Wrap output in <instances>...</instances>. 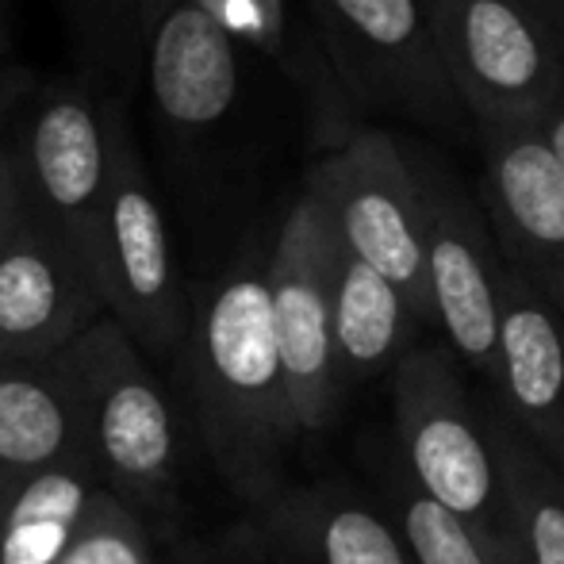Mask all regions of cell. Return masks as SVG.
Returning <instances> with one entry per match:
<instances>
[{
    "label": "cell",
    "instance_id": "6da1fadb",
    "mask_svg": "<svg viewBox=\"0 0 564 564\" xmlns=\"http://www.w3.org/2000/svg\"><path fill=\"white\" fill-rule=\"evenodd\" d=\"M392 395L408 480L457 519L511 534L488 423L460 380L457 354L449 346L403 349Z\"/></svg>",
    "mask_w": 564,
    "mask_h": 564
},
{
    "label": "cell",
    "instance_id": "7a4b0ae2",
    "mask_svg": "<svg viewBox=\"0 0 564 564\" xmlns=\"http://www.w3.org/2000/svg\"><path fill=\"white\" fill-rule=\"evenodd\" d=\"M453 97L480 127H542L564 100V58L514 0H423Z\"/></svg>",
    "mask_w": 564,
    "mask_h": 564
},
{
    "label": "cell",
    "instance_id": "3957f363",
    "mask_svg": "<svg viewBox=\"0 0 564 564\" xmlns=\"http://www.w3.org/2000/svg\"><path fill=\"white\" fill-rule=\"evenodd\" d=\"M323 200L341 250L380 273L419 323L434 319L426 292L423 196L400 142L384 131H357L307 177Z\"/></svg>",
    "mask_w": 564,
    "mask_h": 564
},
{
    "label": "cell",
    "instance_id": "277c9868",
    "mask_svg": "<svg viewBox=\"0 0 564 564\" xmlns=\"http://www.w3.org/2000/svg\"><path fill=\"white\" fill-rule=\"evenodd\" d=\"M338 93L423 123H453V97L423 0H307Z\"/></svg>",
    "mask_w": 564,
    "mask_h": 564
},
{
    "label": "cell",
    "instance_id": "5b68a950",
    "mask_svg": "<svg viewBox=\"0 0 564 564\" xmlns=\"http://www.w3.org/2000/svg\"><path fill=\"white\" fill-rule=\"evenodd\" d=\"M423 196V253L431 315L446 346L491 380L499 327V250L468 193L438 162L411 165Z\"/></svg>",
    "mask_w": 564,
    "mask_h": 564
},
{
    "label": "cell",
    "instance_id": "8992f818",
    "mask_svg": "<svg viewBox=\"0 0 564 564\" xmlns=\"http://www.w3.org/2000/svg\"><path fill=\"white\" fill-rule=\"evenodd\" d=\"M338 235L319 196L307 188L289 212L276 238L269 269L273 300L276 357H281L284 392H292L296 411L315 423L327 411V392L335 380L330 354V292H335Z\"/></svg>",
    "mask_w": 564,
    "mask_h": 564
},
{
    "label": "cell",
    "instance_id": "52a82bcc",
    "mask_svg": "<svg viewBox=\"0 0 564 564\" xmlns=\"http://www.w3.org/2000/svg\"><path fill=\"white\" fill-rule=\"evenodd\" d=\"M108 108L112 100L89 85H58L39 100L15 142L28 200L74 250L93 258L108 188Z\"/></svg>",
    "mask_w": 564,
    "mask_h": 564
},
{
    "label": "cell",
    "instance_id": "ba28073f",
    "mask_svg": "<svg viewBox=\"0 0 564 564\" xmlns=\"http://www.w3.org/2000/svg\"><path fill=\"white\" fill-rule=\"evenodd\" d=\"M491 238L507 269L564 315V173L542 127H484Z\"/></svg>",
    "mask_w": 564,
    "mask_h": 564
},
{
    "label": "cell",
    "instance_id": "9c48e42d",
    "mask_svg": "<svg viewBox=\"0 0 564 564\" xmlns=\"http://www.w3.org/2000/svg\"><path fill=\"white\" fill-rule=\"evenodd\" d=\"M496 403L564 473V315L503 265L496 327Z\"/></svg>",
    "mask_w": 564,
    "mask_h": 564
},
{
    "label": "cell",
    "instance_id": "30bf717a",
    "mask_svg": "<svg viewBox=\"0 0 564 564\" xmlns=\"http://www.w3.org/2000/svg\"><path fill=\"white\" fill-rule=\"evenodd\" d=\"M142 58L165 127L200 134L230 116L242 89V51L212 0H185L173 8Z\"/></svg>",
    "mask_w": 564,
    "mask_h": 564
},
{
    "label": "cell",
    "instance_id": "8fae6325",
    "mask_svg": "<svg viewBox=\"0 0 564 564\" xmlns=\"http://www.w3.org/2000/svg\"><path fill=\"white\" fill-rule=\"evenodd\" d=\"M507 530L527 564H564V473L550 465L496 400H484Z\"/></svg>",
    "mask_w": 564,
    "mask_h": 564
},
{
    "label": "cell",
    "instance_id": "7c38bea8",
    "mask_svg": "<svg viewBox=\"0 0 564 564\" xmlns=\"http://www.w3.org/2000/svg\"><path fill=\"white\" fill-rule=\"evenodd\" d=\"M74 253V246L39 216L23 188L15 224L0 242V335L35 338L58 319L66 307V269Z\"/></svg>",
    "mask_w": 564,
    "mask_h": 564
},
{
    "label": "cell",
    "instance_id": "4fadbf2b",
    "mask_svg": "<svg viewBox=\"0 0 564 564\" xmlns=\"http://www.w3.org/2000/svg\"><path fill=\"white\" fill-rule=\"evenodd\" d=\"M419 319L408 300L354 253L338 250L330 292V354L335 372H372L408 349Z\"/></svg>",
    "mask_w": 564,
    "mask_h": 564
},
{
    "label": "cell",
    "instance_id": "5bb4252c",
    "mask_svg": "<svg viewBox=\"0 0 564 564\" xmlns=\"http://www.w3.org/2000/svg\"><path fill=\"white\" fill-rule=\"evenodd\" d=\"M204 338H208L212 369L224 377L227 388L242 395L284 392L269 276L238 273L235 281H227L212 300Z\"/></svg>",
    "mask_w": 564,
    "mask_h": 564
},
{
    "label": "cell",
    "instance_id": "9a60e30c",
    "mask_svg": "<svg viewBox=\"0 0 564 564\" xmlns=\"http://www.w3.org/2000/svg\"><path fill=\"white\" fill-rule=\"evenodd\" d=\"M395 530L411 564H527L511 534L473 527L426 499L411 480L395 491Z\"/></svg>",
    "mask_w": 564,
    "mask_h": 564
},
{
    "label": "cell",
    "instance_id": "2e32d148",
    "mask_svg": "<svg viewBox=\"0 0 564 564\" xmlns=\"http://www.w3.org/2000/svg\"><path fill=\"white\" fill-rule=\"evenodd\" d=\"M82 507V488L66 476H39L8 519L0 564H51L66 545L69 522Z\"/></svg>",
    "mask_w": 564,
    "mask_h": 564
},
{
    "label": "cell",
    "instance_id": "e0dca14e",
    "mask_svg": "<svg viewBox=\"0 0 564 564\" xmlns=\"http://www.w3.org/2000/svg\"><path fill=\"white\" fill-rule=\"evenodd\" d=\"M105 449L127 473H154L170 453V423L165 408L150 388L127 384L105 408Z\"/></svg>",
    "mask_w": 564,
    "mask_h": 564
},
{
    "label": "cell",
    "instance_id": "ac0fdd59",
    "mask_svg": "<svg viewBox=\"0 0 564 564\" xmlns=\"http://www.w3.org/2000/svg\"><path fill=\"white\" fill-rule=\"evenodd\" d=\"M69 31L85 69L97 74H131L134 51V0H66Z\"/></svg>",
    "mask_w": 564,
    "mask_h": 564
},
{
    "label": "cell",
    "instance_id": "d6986e66",
    "mask_svg": "<svg viewBox=\"0 0 564 564\" xmlns=\"http://www.w3.org/2000/svg\"><path fill=\"white\" fill-rule=\"evenodd\" d=\"M62 446V411L28 380L0 384V457L15 465L46 460Z\"/></svg>",
    "mask_w": 564,
    "mask_h": 564
},
{
    "label": "cell",
    "instance_id": "ffe728a7",
    "mask_svg": "<svg viewBox=\"0 0 564 564\" xmlns=\"http://www.w3.org/2000/svg\"><path fill=\"white\" fill-rule=\"evenodd\" d=\"M323 564H411L400 530L372 507L341 503L319 527Z\"/></svg>",
    "mask_w": 564,
    "mask_h": 564
},
{
    "label": "cell",
    "instance_id": "44dd1931",
    "mask_svg": "<svg viewBox=\"0 0 564 564\" xmlns=\"http://www.w3.org/2000/svg\"><path fill=\"white\" fill-rule=\"evenodd\" d=\"M23 204V170H20V150L15 142L0 139V242L15 224V212Z\"/></svg>",
    "mask_w": 564,
    "mask_h": 564
},
{
    "label": "cell",
    "instance_id": "7402d4cb",
    "mask_svg": "<svg viewBox=\"0 0 564 564\" xmlns=\"http://www.w3.org/2000/svg\"><path fill=\"white\" fill-rule=\"evenodd\" d=\"M62 564H139V557L119 538H89V542L77 545Z\"/></svg>",
    "mask_w": 564,
    "mask_h": 564
},
{
    "label": "cell",
    "instance_id": "603a6c76",
    "mask_svg": "<svg viewBox=\"0 0 564 564\" xmlns=\"http://www.w3.org/2000/svg\"><path fill=\"white\" fill-rule=\"evenodd\" d=\"M185 0H134V51H139V58L147 54V43L154 39V31L162 28V20L173 12V8H181Z\"/></svg>",
    "mask_w": 564,
    "mask_h": 564
},
{
    "label": "cell",
    "instance_id": "cb8c5ba5",
    "mask_svg": "<svg viewBox=\"0 0 564 564\" xmlns=\"http://www.w3.org/2000/svg\"><path fill=\"white\" fill-rule=\"evenodd\" d=\"M514 4L553 39V46H557L564 58V0H514Z\"/></svg>",
    "mask_w": 564,
    "mask_h": 564
},
{
    "label": "cell",
    "instance_id": "d4e9b609",
    "mask_svg": "<svg viewBox=\"0 0 564 564\" xmlns=\"http://www.w3.org/2000/svg\"><path fill=\"white\" fill-rule=\"evenodd\" d=\"M542 134H545V142H550L553 158H557V165H561V173H564V100H561L557 108H553V116L542 123Z\"/></svg>",
    "mask_w": 564,
    "mask_h": 564
},
{
    "label": "cell",
    "instance_id": "484cf974",
    "mask_svg": "<svg viewBox=\"0 0 564 564\" xmlns=\"http://www.w3.org/2000/svg\"><path fill=\"white\" fill-rule=\"evenodd\" d=\"M15 35V0H0V58L12 51Z\"/></svg>",
    "mask_w": 564,
    "mask_h": 564
}]
</instances>
